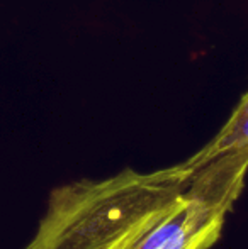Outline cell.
Masks as SVG:
<instances>
[{"instance_id": "obj_2", "label": "cell", "mask_w": 248, "mask_h": 249, "mask_svg": "<svg viewBox=\"0 0 248 249\" xmlns=\"http://www.w3.org/2000/svg\"><path fill=\"white\" fill-rule=\"evenodd\" d=\"M235 203L202 197L186 185L184 200L146 231L133 249H209L221 237Z\"/></svg>"}, {"instance_id": "obj_3", "label": "cell", "mask_w": 248, "mask_h": 249, "mask_svg": "<svg viewBox=\"0 0 248 249\" xmlns=\"http://www.w3.org/2000/svg\"><path fill=\"white\" fill-rule=\"evenodd\" d=\"M245 149H248V90L243 93V97L233 108L229 119L223 124L218 134L182 164L187 170H194L219 154Z\"/></svg>"}, {"instance_id": "obj_1", "label": "cell", "mask_w": 248, "mask_h": 249, "mask_svg": "<svg viewBox=\"0 0 248 249\" xmlns=\"http://www.w3.org/2000/svg\"><path fill=\"white\" fill-rule=\"evenodd\" d=\"M191 171L184 164L58 187L24 249H104L148 231L184 200Z\"/></svg>"}, {"instance_id": "obj_4", "label": "cell", "mask_w": 248, "mask_h": 249, "mask_svg": "<svg viewBox=\"0 0 248 249\" xmlns=\"http://www.w3.org/2000/svg\"><path fill=\"white\" fill-rule=\"evenodd\" d=\"M148 231H150V229H148ZM145 232H146V231H141V232L131 234V236L124 237V239L117 241V243L111 244V246H107V248H104V249H133V246H134V243H136V241H138L139 237H141Z\"/></svg>"}]
</instances>
